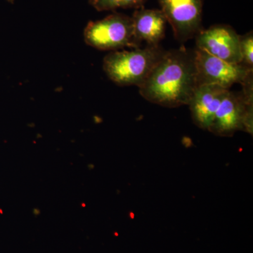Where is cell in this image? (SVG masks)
<instances>
[{"label": "cell", "instance_id": "1", "mask_svg": "<svg viewBox=\"0 0 253 253\" xmlns=\"http://www.w3.org/2000/svg\"><path fill=\"white\" fill-rule=\"evenodd\" d=\"M197 86L194 50L181 46L166 51L139 89L149 102L175 108L188 105Z\"/></svg>", "mask_w": 253, "mask_h": 253}, {"label": "cell", "instance_id": "2", "mask_svg": "<svg viewBox=\"0 0 253 253\" xmlns=\"http://www.w3.org/2000/svg\"><path fill=\"white\" fill-rule=\"evenodd\" d=\"M166 50L161 46H149L131 51H114L106 55L103 69L108 78L121 86L143 84Z\"/></svg>", "mask_w": 253, "mask_h": 253}, {"label": "cell", "instance_id": "3", "mask_svg": "<svg viewBox=\"0 0 253 253\" xmlns=\"http://www.w3.org/2000/svg\"><path fill=\"white\" fill-rule=\"evenodd\" d=\"M84 39L87 45L101 51L136 49L140 46L134 38L131 18L118 12L101 20L89 21L84 28Z\"/></svg>", "mask_w": 253, "mask_h": 253}, {"label": "cell", "instance_id": "4", "mask_svg": "<svg viewBox=\"0 0 253 253\" xmlns=\"http://www.w3.org/2000/svg\"><path fill=\"white\" fill-rule=\"evenodd\" d=\"M194 54L198 86L214 84L229 89L236 83L242 84L253 75V69L243 63L226 62L196 48Z\"/></svg>", "mask_w": 253, "mask_h": 253}, {"label": "cell", "instance_id": "5", "mask_svg": "<svg viewBox=\"0 0 253 253\" xmlns=\"http://www.w3.org/2000/svg\"><path fill=\"white\" fill-rule=\"evenodd\" d=\"M253 103H246L242 93L229 90L223 98L209 131L218 136H232L244 129L253 133Z\"/></svg>", "mask_w": 253, "mask_h": 253}, {"label": "cell", "instance_id": "6", "mask_svg": "<svg viewBox=\"0 0 253 253\" xmlns=\"http://www.w3.org/2000/svg\"><path fill=\"white\" fill-rule=\"evenodd\" d=\"M176 41L185 42L202 31L204 0H158Z\"/></svg>", "mask_w": 253, "mask_h": 253}, {"label": "cell", "instance_id": "7", "mask_svg": "<svg viewBox=\"0 0 253 253\" xmlns=\"http://www.w3.org/2000/svg\"><path fill=\"white\" fill-rule=\"evenodd\" d=\"M196 49L231 63H241L239 35L229 25L217 24L199 32Z\"/></svg>", "mask_w": 253, "mask_h": 253}, {"label": "cell", "instance_id": "8", "mask_svg": "<svg viewBox=\"0 0 253 253\" xmlns=\"http://www.w3.org/2000/svg\"><path fill=\"white\" fill-rule=\"evenodd\" d=\"M228 90L229 89L214 84H203L196 88L188 105L196 126L209 130L218 108Z\"/></svg>", "mask_w": 253, "mask_h": 253}, {"label": "cell", "instance_id": "9", "mask_svg": "<svg viewBox=\"0 0 253 253\" xmlns=\"http://www.w3.org/2000/svg\"><path fill=\"white\" fill-rule=\"evenodd\" d=\"M133 32L136 41L146 42L149 46H158L166 36L168 21L161 9L141 7L131 16Z\"/></svg>", "mask_w": 253, "mask_h": 253}, {"label": "cell", "instance_id": "10", "mask_svg": "<svg viewBox=\"0 0 253 253\" xmlns=\"http://www.w3.org/2000/svg\"><path fill=\"white\" fill-rule=\"evenodd\" d=\"M148 0H89V4L98 11H115L118 9H139Z\"/></svg>", "mask_w": 253, "mask_h": 253}, {"label": "cell", "instance_id": "11", "mask_svg": "<svg viewBox=\"0 0 253 253\" xmlns=\"http://www.w3.org/2000/svg\"><path fill=\"white\" fill-rule=\"evenodd\" d=\"M240 54L241 63L253 69V31L244 36H239Z\"/></svg>", "mask_w": 253, "mask_h": 253}]
</instances>
